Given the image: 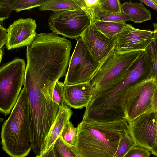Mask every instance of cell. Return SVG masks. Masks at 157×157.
<instances>
[{
    "label": "cell",
    "instance_id": "603a6c76",
    "mask_svg": "<svg viewBox=\"0 0 157 157\" xmlns=\"http://www.w3.org/2000/svg\"><path fill=\"white\" fill-rule=\"evenodd\" d=\"M44 0H14L12 10L16 12L40 7Z\"/></svg>",
    "mask_w": 157,
    "mask_h": 157
},
{
    "label": "cell",
    "instance_id": "7a4b0ae2",
    "mask_svg": "<svg viewBox=\"0 0 157 157\" xmlns=\"http://www.w3.org/2000/svg\"><path fill=\"white\" fill-rule=\"evenodd\" d=\"M126 119L110 122L82 121L74 147L79 157H113L128 131Z\"/></svg>",
    "mask_w": 157,
    "mask_h": 157
},
{
    "label": "cell",
    "instance_id": "7402d4cb",
    "mask_svg": "<svg viewBox=\"0 0 157 157\" xmlns=\"http://www.w3.org/2000/svg\"><path fill=\"white\" fill-rule=\"evenodd\" d=\"M98 5L101 10L105 12L115 14L122 13L121 4L118 0H99Z\"/></svg>",
    "mask_w": 157,
    "mask_h": 157
},
{
    "label": "cell",
    "instance_id": "1f68e13d",
    "mask_svg": "<svg viewBox=\"0 0 157 157\" xmlns=\"http://www.w3.org/2000/svg\"><path fill=\"white\" fill-rule=\"evenodd\" d=\"M151 153L157 157V136L155 142L151 151Z\"/></svg>",
    "mask_w": 157,
    "mask_h": 157
},
{
    "label": "cell",
    "instance_id": "484cf974",
    "mask_svg": "<svg viewBox=\"0 0 157 157\" xmlns=\"http://www.w3.org/2000/svg\"><path fill=\"white\" fill-rule=\"evenodd\" d=\"M148 150L140 147L135 146L131 149L124 157H149Z\"/></svg>",
    "mask_w": 157,
    "mask_h": 157
},
{
    "label": "cell",
    "instance_id": "30bf717a",
    "mask_svg": "<svg viewBox=\"0 0 157 157\" xmlns=\"http://www.w3.org/2000/svg\"><path fill=\"white\" fill-rule=\"evenodd\" d=\"M128 123L129 133L136 146L151 151L157 136V110L142 115Z\"/></svg>",
    "mask_w": 157,
    "mask_h": 157
},
{
    "label": "cell",
    "instance_id": "e0dca14e",
    "mask_svg": "<svg viewBox=\"0 0 157 157\" xmlns=\"http://www.w3.org/2000/svg\"><path fill=\"white\" fill-rule=\"evenodd\" d=\"M96 28L109 38L117 35L126 25V22L105 21L94 20Z\"/></svg>",
    "mask_w": 157,
    "mask_h": 157
},
{
    "label": "cell",
    "instance_id": "cb8c5ba5",
    "mask_svg": "<svg viewBox=\"0 0 157 157\" xmlns=\"http://www.w3.org/2000/svg\"><path fill=\"white\" fill-rule=\"evenodd\" d=\"M53 99L60 107L65 105L64 83L58 81L56 84L53 93Z\"/></svg>",
    "mask_w": 157,
    "mask_h": 157
},
{
    "label": "cell",
    "instance_id": "5b68a950",
    "mask_svg": "<svg viewBox=\"0 0 157 157\" xmlns=\"http://www.w3.org/2000/svg\"><path fill=\"white\" fill-rule=\"evenodd\" d=\"M26 66L17 57L0 68V111L8 115L14 106L24 84Z\"/></svg>",
    "mask_w": 157,
    "mask_h": 157
},
{
    "label": "cell",
    "instance_id": "e575fe53",
    "mask_svg": "<svg viewBox=\"0 0 157 157\" xmlns=\"http://www.w3.org/2000/svg\"><path fill=\"white\" fill-rule=\"evenodd\" d=\"M35 157H41L40 156H36Z\"/></svg>",
    "mask_w": 157,
    "mask_h": 157
},
{
    "label": "cell",
    "instance_id": "5bb4252c",
    "mask_svg": "<svg viewBox=\"0 0 157 157\" xmlns=\"http://www.w3.org/2000/svg\"><path fill=\"white\" fill-rule=\"evenodd\" d=\"M73 113L70 108L66 105L60 107L59 111L48 140L45 151L54 145L60 136L65 126L70 121Z\"/></svg>",
    "mask_w": 157,
    "mask_h": 157
},
{
    "label": "cell",
    "instance_id": "8992f818",
    "mask_svg": "<svg viewBox=\"0 0 157 157\" xmlns=\"http://www.w3.org/2000/svg\"><path fill=\"white\" fill-rule=\"evenodd\" d=\"M123 103L128 122L157 110V81L155 77L130 88L125 94Z\"/></svg>",
    "mask_w": 157,
    "mask_h": 157
},
{
    "label": "cell",
    "instance_id": "f1b7e54d",
    "mask_svg": "<svg viewBox=\"0 0 157 157\" xmlns=\"http://www.w3.org/2000/svg\"><path fill=\"white\" fill-rule=\"evenodd\" d=\"M7 38V29L0 26V48H3V46L6 44Z\"/></svg>",
    "mask_w": 157,
    "mask_h": 157
},
{
    "label": "cell",
    "instance_id": "277c9868",
    "mask_svg": "<svg viewBox=\"0 0 157 157\" xmlns=\"http://www.w3.org/2000/svg\"><path fill=\"white\" fill-rule=\"evenodd\" d=\"M143 51L121 53L113 50L101 63L95 74L89 82L94 89L93 97L122 78Z\"/></svg>",
    "mask_w": 157,
    "mask_h": 157
},
{
    "label": "cell",
    "instance_id": "2e32d148",
    "mask_svg": "<svg viewBox=\"0 0 157 157\" xmlns=\"http://www.w3.org/2000/svg\"><path fill=\"white\" fill-rule=\"evenodd\" d=\"M83 8L81 0H44L39 7L40 11L53 12Z\"/></svg>",
    "mask_w": 157,
    "mask_h": 157
},
{
    "label": "cell",
    "instance_id": "44dd1931",
    "mask_svg": "<svg viewBox=\"0 0 157 157\" xmlns=\"http://www.w3.org/2000/svg\"><path fill=\"white\" fill-rule=\"evenodd\" d=\"M77 135V127H75L69 121L65 126L60 136L67 143L74 147L76 144Z\"/></svg>",
    "mask_w": 157,
    "mask_h": 157
},
{
    "label": "cell",
    "instance_id": "3957f363",
    "mask_svg": "<svg viewBox=\"0 0 157 157\" xmlns=\"http://www.w3.org/2000/svg\"><path fill=\"white\" fill-rule=\"evenodd\" d=\"M1 138L3 150L10 157H25L32 150L28 98L24 86L3 124Z\"/></svg>",
    "mask_w": 157,
    "mask_h": 157
},
{
    "label": "cell",
    "instance_id": "d6986e66",
    "mask_svg": "<svg viewBox=\"0 0 157 157\" xmlns=\"http://www.w3.org/2000/svg\"><path fill=\"white\" fill-rule=\"evenodd\" d=\"M56 157H79L74 147L67 143L60 136L53 145Z\"/></svg>",
    "mask_w": 157,
    "mask_h": 157
},
{
    "label": "cell",
    "instance_id": "9a60e30c",
    "mask_svg": "<svg viewBox=\"0 0 157 157\" xmlns=\"http://www.w3.org/2000/svg\"><path fill=\"white\" fill-rule=\"evenodd\" d=\"M123 13L128 16L135 23H141L151 19V11L140 2H124L121 5Z\"/></svg>",
    "mask_w": 157,
    "mask_h": 157
},
{
    "label": "cell",
    "instance_id": "d4e9b609",
    "mask_svg": "<svg viewBox=\"0 0 157 157\" xmlns=\"http://www.w3.org/2000/svg\"><path fill=\"white\" fill-rule=\"evenodd\" d=\"M13 0H0V22L10 16Z\"/></svg>",
    "mask_w": 157,
    "mask_h": 157
},
{
    "label": "cell",
    "instance_id": "d6a6232c",
    "mask_svg": "<svg viewBox=\"0 0 157 157\" xmlns=\"http://www.w3.org/2000/svg\"><path fill=\"white\" fill-rule=\"evenodd\" d=\"M153 25L154 29V31L157 34V23H153ZM155 41V47L157 53V38L156 39Z\"/></svg>",
    "mask_w": 157,
    "mask_h": 157
},
{
    "label": "cell",
    "instance_id": "83f0119b",
    "mask_svg": "<svg viewBox=\"0 0 157 157\" xmlns=\"http://www.w3.org/2000/svg\"><path fill=\"white\" fill-rule=\"evenodd\" d=\"M84 9L91 15V12L93 8L99 2V0H81Z\"/></svg>",
    "mask_w": 157,
    "mask_h": 157
},
{
    "label": "cell",
    "instance_id": "4316f807",
    "mask_svg": "<svg viewBox=\"0 0 157 157\" xmlns=\"http://www.w3.org/2000/svg\"><path fill=\"white\" fill-rule=\"evenodd\" d=\"M155 40L145 51L151 59L154 68V76L157 81V53L155 47Z\"/></svg>",
    "mask_w": 157,
    "mask_h": 157
},
{
    "label": "cell",
    "instance_id": "f546056e",
    "mask_svg": "<svg viewBox=\"0 0 157 157\" xmlns=\"http://www.w3.org/2000/svg\"><path fill=\"white\" fill-rule=\"evenodd\" d=\"M139 1L157 11V0H140Z\"/></svg>",
    "mask_w": 157,
    "mask_h": 157
},
{
    "label": "cell",
    "instance_id": "8fae6325",
    "mask_svg": "<svg viewBox=\"0 0 157 157\" xmlns=\"http://www.w3.org/2000/svg\"><path fill=\"white\" fill-rule=\"evenodd\" d=\"M117 36L107 37L96 28L92 21L80 38L94 58L101 63L113 50Z\"/></svg>",
    "mask_w": 157,
    "mask_h": 157
},
{
    "label": "cell",
    "instance_id": "7c38bea8",
    "mask_svg": "<svg viewBox=\"0 0 157 157\" xmlns=\"http://www.w3.org/2000/svg\"><path fill=\"white\" fill-rule=\"evenodd\" d=\"M37 24L31 18H20L9 25L6 47L8 50L27 46L37 35Z\"/></svg>",
    "mask_w": 157,
    "mask_h": 157
},
{
    "label": "cell",
    "instance_id": "4dcf8cb0",
    "mask_svg": "<svg viewBox=\"0 0 157 157\" xmlns=\"http://www.w3.org/2000/svg\"><path fill=\"white\" fill-rule=\"evenodd\" d=\"M41 157H56L53 149V145L45 152Z\"/></svg>",
    "mask_w": 157,
    "mask_h": 157
},
{
    "label": "cell",
    "instance_id": "9c48e42d",
    "mask_svg": "<svg viewBox=\"0 0 157 157\" xmlns=\"http://www.w3.org/2000/svg\"><path fill=\"white\" fill-rule=\"evenodd\" d=\"M157 38L154 30L139 29L126 24L117 35L113 49L121 53L144 51Z\"/></svg>",
    "mask_w": 157,
    "mask_h": 157
},
{
    "label": "cell",
    "instance_id": "ac0fdd59",
    "mask_svg": "<svg viewBox=\"0 0 157 157\" xmlns=\"http://www.w3.org/2000/svg\"><path fill=\"white\" fill-rule=\"evenodd\" d=\"M97 4L92 9L91 15L94 20L112 22H126L131 21L128 15L123 13L115 14L105 12L101 10Z\"/></svg>",
    "mask_w": 157,
    "mask_h": 157
},
{
    "label": "cell",
    "instance_id": "ba28073f",
    "mask_svg": "<svg viewBox=\"0 0 157 157\" xmlns=\"http://www.w3.org/2000/svg\"><path fill=\"white\" fill-rule=\"evenodd\" d=\"M77 43L69 61L64 84L72 85L89 82L101 63L90 53L81 38Z\"/></svg>",
    "mask_w": 157,
    "mask_h": 157
},
{
    "label": "cell",
    "instance_id": "52a82bcc",
    "mask_svg": "<svg viewBox=\"0 0 157 157\" xmlns=\"http://www.w3.org/2000/svg\"><path fill=\"white\" fill-rule=\"evenodd\" d=\"M92 21L91 15L82 8L53 12L47 21L52 32L76 39L80 37Z\"/></svg>",
    "mask_w": 157,
    "mask_h": 157
},
{
    "label": "cell",
    "instance_id": "ffe728a7",
    "mask_svg": "<svg viewBox=\"0 0 157 157\" xmlns=\"http://www.w3.org/2000/svg\"><path fill=\"white\" fill-rule=\"evenodd\" d=\"M135 146V142L128 132L121 139L113 157H124L131 149Z\"/></svg>",
    "mask_w": 157,
    "mask_h": 157
},
{
    "label": "cell",
    "instance_id": "836d02e7",
    "mask_svg": "<svg viewBox=\"0 0 157 157\" xmlns=\"http://www.w3.org/2000/svg\"><path fill=\"white\" fill-rule=\"evenodd\" d=\"M0 63L1 62L2 58L3 57V56L4 54V48H0Z\"/></svg>",
    "mask_w": 157,
    "mask_h": 157
},
{
    "label": "cell",
    "instance_id": "6da1fadb",
    "mask_svg": "<svg viewBox=\"0 0 157 157\" xmlns=\"http://www.w3.org/2000/svg\"><path fill=\"white\" fill-rule=\"evenodd\" d=\"M68 65L46 66L27 61L24 87L27 97L32 149L46 147L60 109L53 99L56 82L66 74Z\"/></svg>",
    "mask_w": 157,
    "mask_h": 157
},
{
    "label": "cell",
    "instance_id": "4fadbf2b",
    "mask_svg": "<svg viewBox=\"0 0 157 157\" xmlns=\"http://www.w3.org/2000/svg\"><path fill=\"white\" fill-rule=\"evenodd\" d=\"M65 104L75 109L85 108L91 101L94 89L89 82L64 85Z\"/></svg>",
    "mask_w": 157,
    "mask_h": 157
}]
</instances>
